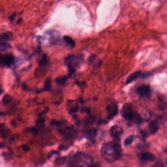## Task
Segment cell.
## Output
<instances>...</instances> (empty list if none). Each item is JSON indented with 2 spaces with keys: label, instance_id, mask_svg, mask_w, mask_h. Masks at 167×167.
I'll use <instances>...</instances> for the list:
<instances>
[{
  "label": "cell",
  "instance_id": "6da1fadb",
  "mask_svg": "<svg viewBox=\"0 0 167 167\" xmlns=\"http://www.w3.org/2000/svg\"><path fill=\"white\" fill-rule=\"evenodd\" d=\"M121 154V146L115 142L104 144L101 149L102 156L108 162H114L119 159Z\"/></svg>",
  "mask_w": 167,
  "mask_h": 167
},
{
  "label": "cell",
  "instance_id": "7a4b0ae2",
  "mask_svg": "<svg viewBox=\"0 0 167 167\" xmlns=\"http://www.w3.org/2000/svg\"><path fill=\"white\" fill-rule=\"evenodd\" d=\"M82 61V56L81 55H71L66 58L65 63L68 67L69 73L70 76L75 74L76 69L80 67Z\"/></svg>",
  "mask_w": 167,
  "mask_h": 167
},
{
  "label": "cell",
  "instance_id": "3957f363",
  "mask_svg": "<svg viewBox=\"0 0 167 167\" xmlns=\"http://www.w3.org/2000/svg\"><path fill=\"white\" fill-rule=\"evenodd\" d=\"M136 111H133L132 105L129 103H126L123 105L121 114L125 119L129 121H132Z\"/></svg>",
  "mask_w": 167,
  "mask_h": 167
},
{
  "label": "cell",
  "instance_id": "277c9868",
  "mask_svg": "<svg viewBox=\"0 0 167 167\" xmlns=\"http://www.w3.org/2000/svg\"><path fill=\"white\" fill-rule=\"evenodd\" d=\"M136 92L142 98H149L151 96V89L148 85H142L137 88Z\"/></svg>",
  "mask_w": 167,
  "mask_h": 167
},
{
  "label": "cell",
  "instance_id": "5b68a950",
  "mask_svg": "<svg viewBox=\"0 0 167 167\" xmlns=\"http://www.w3.org/2000/svg\"><path fill=\"white\" fill-rule=\"evenodd\" d=\"M15 62V58L11 54H6L1 57V64L6 67H11Z\"/></svg>",
  "mask_w": 167,
  "mask_h": 167
},
{
  "label": "cell",
  "instance_id": "8992f818",
  "mask_svg": "<svg viewBox=\"0 0 167 167\" xmlns=\"http://www.w3.org/2000/svg\"><path fill=\"white\" fill-rule=\"evenodd\" d=\"M106 110L107 113V119L111 120L114 118L118 113V106L115 103L107 105Z\"/></svg>",
  "mask_w": 167,
  "mask_h": 167
},
{
  "label": "cell",
  "instance_id": "52a82bcc",
  "mask_svg": "<svg viewBox=\"0 0 167 167\" xmlns=\"http://www.w3.org/2000/svg\"><path fill=\"white\" fill-rule=\"evenodd\" d=\"M123 129L122 127L120 126H117V125L113 126L112 127H111V130H110L111 136L114 138L117 139L119 138L120 136L123 133Z\"/></svg>",
  "mask_w": 167,
  "mask_h": 167
},
{
  "label": "cell",
  "instance_id": "ba28073f",
  "mask_svg": "<svg viewBox=\"0 0 167 167\" xmlns=\"http://www.w3.org/2000/svg\"><path fill=\"white\" fill-rule=\"evenodd\" d=\"M142 75V72L140 71H137L132 73L129 76L127 77L126 80V84H129L132 83L134 81L136 80L138 78L140 77Z\"/></svg>",
  "mask_w": 167,
  "mask_h": 167
},
{
  "label": "cell",
  "instance_id": "9c48e42d",
  "mask_svg": "<svg viewBox=\"0 0 167 167\" xmlns=\"http://www.w3.org/2000/svg\"><path fill=\"white\" fill-rule=\"evenodd\" d=\"M97 132H98L96 129H90L86 132V138L91 141L92 143H94L95 141V138L97 135Z\"/></svg>",
  "mask_w": 167,
  "mask_h": 167
},
{
  "label": "cell",
  "instance_id": "30bf717a",
  "mask_svg": "<svg viewBox=\"0 0 167 167\" xmlns=\"http://www.w3.org/2000/svg\"><path fill=\"white\" fill-rule=\"evenodd\" d=\"M159 124L156 121H152L149 123V129L151 133L154 134L156 133L159 129Z\"/></svg>",
  "mask_w": 167,
  "mask_h": 167
},
{
  "label": "cell",
  "instance_id": "8fae6325",
  "mask_svg": "<svg viewBox=\"0 0 167 167\" xmlns=\"http://www.w3.org/2000/svg\"><path fill=\"white\" fill-rule=\"evenodd\" d=\"M141 158L147 161H153L156 159V156L153 154L149 152H144L141 154Z\"/></svg>",
  "mask_w": 167,
  "mask_h": 167
},
{
  "label": "cell",
  "instance_id": "7c38bea8",
  "mask_svg": "<svg viewBox=\"0 0 167 167\" xmlns=\"http://www.w3.org/2000/svg\"><path fill=\"white\" fill-rule=\"evenodd\" d=\"M63 40L65 43L71 48H74L75 46V42L72 38L68 36H64L63 37Z\"/></svg>",
  "mask_w": 167,
  "mask_h": 167
},
{
  "label": "cell",
  "instance_id": "4fadbf2b",
  "mask_svg": "<svg viewBox=\"0 0 167 167\" xmlns=\"http://www.w3.org/2000/svg\"><path fill=\"white\" fill-rule=\"evenodd\" d=\"M11 48V45L8 43L6 41L1 40V44H0V48L1 51L4 52L8 50Z\"/></svg>",
  "mask_w": 167,
  "mask_h": 167
},
{
  "label": "cell",
  "instance_id": "5bb4252c",
  "mask_svg": "<svg viewBox=\"0 0 167 167\" xmlns=\"http://www.w3.org/2000/svg\"><path fill=\"white\" fill-rule=\"evenodd\" d=\"M67 81V77L66 76H58L55 79V82L58 85L63 86L66 83Z\"/></svg>",
  "mask_w": 167,
  "mask_h": 167
},
{
  "label": "cell",
  "instance_id": "9a60e30c",
  "mask_svg": "<svg viewBox=\"0 0 167 167\" xmlns=\"http://www.w3.org/2000/svg\"><path fill=\"white\" fill-rule=\"evenodd\" d=\"M12 101V97L9 94H5L2 98V103L4 105H6L11 102Z\"/></svg>",
  "mask_w": 167,
  "mask_h": 167
},
{
  "label": "cell",
  "instance_id": "2e32d148",
  "mask_svg": "<svg viewBox=\"0 0 167 167\" xmlns=\"http://www.w3.org/2000/svg\"><path fill=\"white\" fill-rule=\"evenodd\" d=\"M52 80L50 78H48L46 79L44 85V91H49L52 88Z\"/></svg>",
  "mask_w": 167,
  "mask_h": 167
},
{
  "label": "cell",
  "instance_id": "e0dca14e",
  "mask_svg": "<svg viewBox=\"0 0 167 167\" xmlns=\"http://www.w3.org/2000/svg\"><path fill=\"white\" fill-rule=\"evenodd\" d=\"M12 34L10 33H5L1 36V40L8 41L12 39Z\"/></svg>",
  "mask_w": 167,
  "mask_h": 167
},
{
  "label": "cell",
  "instance_id": "ac0fdd59",
  "mask_svg": "<svg viewBox=\"0 0 167 167\" xmlns=\"http://www.w3.org/2000/svg\"><path fill=\"white\" fill-rule=\"evenodd\" d=\"M66 123L67 122L66 121H58V120H53L50 122V125L52 126H56V127L62 126Z\"/></svg>",
  "mask_w": 167,
  "mask_h": 167
},
{
  "label": "cell",
  "instance_id": "d6986e66",
  "mask_svg": "<svg viewBox=\"0 0 167 167\" xmlns=\"http://www.w3.org/2000/svg\"><path fill=\"white\" fill-rule=\"evenodd\" d=\"M66 160V158L65 157H60L57 158L55 161V164L58 166H62L65 164V162Z\"/></svg>",
  "mask_w": 167,
  "mask_h": 167
},
{
  "label": "cell",
  "instance_id": "ffe728a7",
  "mask_svg": "<svg viewBox=\"0 0 167 167\" xmlns=\"http://www.w3.org/2000/svg\"><path fill=\"white\" fill-rule=\"evenodd\" d=\"M45 122V119L43 117H40L38 120L36 121V126L39 128H42L43 127Z\"/></svg>",
  "mask_w": 167,
  "mask_h": 167
},
{
  "label": "cell",
  "instance_id": "44dd1931",
  "mask_svg": "<svg viewBox=\"0 0 167 167\" xmlns=\"http://www.w3.org/2000/svg\"><path fill=\"white\" fill-rule=\"evenodd\" d=\"M134 138V137L133 135H131V136H129V137H127L125 141H124V145H125V146L130 145L133 142Z\"/></svg>",
  "mask_w": 167,
  "mask_h": 167
},
{
  "label": "cell",
  "instance_id": "7402d4cb",
  "mask_svg": "<svg viewBox=\"0 0 167 167\" xmlns=\"http://www.w3.org/2000/svg\"><path fill=\"white\" fill-rule=\"evenodd\" d=\"M78 110V107L77 105H75L74 107H72V108H70V110L69 111L70 114H74L75 113H77Z\"/></svg>",
  "mask_w": 167,
  "mask_h": 167
},
{
  "label": "cell",
  "instance_id": "603a6c76",
  "mask_svg": "<svg viewBox=\"0 0 167 167\" xmlns=\"http://www.w3.org/2000/svg\"><path fill=\"white\" fill-rule=\"evenodd\" d=\"M28 131L34 135L37 134V133H38V129L35 127H31L30 129H28Z\"/></svg>",
  "mask_w": 167,
  "mask_h": 167
},
{
  "label": "cell",
  "instance_id": "cb8c5ba5",
  "mask_svg": "<svg viewBox=\"0 0 167 167\" xmlns=\"http://www.w3.org/2000/svg\"><path fill=\"white\" fill-rule=\"evenodd\" d=\"M81 112L83 113H90L91 109L87 107H85L83 108H82L81 110Z\"/></svg>",
  "mask_w": 167,
  "mask_h": 167
},
{
  "label": "cell",
  "instance_id": "d4e9b609",
  "mask_svg": "<svg viewBox=\"0 0 167 167\" xmlns=\"http://www.w3.org/2000/svg\"><path fill=\"white\" fill-rule=\"evenodd\" d=\"M21 148L24 151H29L30 150V148L29 146H28L27 145H24L22 146Z\"/></svg>",
  "mask_w": 167,
  "mask_h": 167
},
{
  "label": "cell",
  "instance_id": "484cf974",
  "mask_svg": "<svg viewBox=\"0 0 167 167\" xmlns=\"http://www.w3.org/2000/svg\"><path fill=\"white\" fill-rule=\"evenodd\" d=\"M15 15H12V16H11V17H9V20L11 21L14 20V18H15Z\"/></svg>",
  "mask_w": 167,
  "mask_h": 167
},
{
  "label": "cell",
  "instance_id": "4316f807",
  "mask_svg": "<svg viewBox=\"0 0 167 167\" xmlns=\"http://www.w3.org/2000/svg\"><path fill=\"white\" fill-rule=\"evenodd\" d=\"M22 19H19V20H18L17 21V23H21V22H22Z\"/></svg>",
  "mask_w": 167,
  "mask_h": 167
}]
</instances>
